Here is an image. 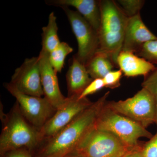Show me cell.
<instances>
[{"label": "cell", "mask_w": 157, "mask_h": 157, "mask_svg": "<svg viewBox=\"0 0 157 157\" xmlns=\"http://www.w3.org/2000/svg\"><path fill=\"white\" fill-rule=\"evenodd\" d=\"M107 92L85 109L64 128L40 142L34 152L35 157H64L72 152L93 128L98 115L107 101Z\"/></svg>", "instance_id": "obj_1"}, {"label": "cell", "mask_w": 157, "mask_h": 157, "mask_svg": "<svg viewBox=\"0 0 157 157\" xmlns=\"http://www.w3.org/2000/svg\"><path fill=\"white\" fill-rule=\"evenodd\" d=\"M101 21L98 31V52L109 57L116 67L122 51L124 36L128 17L116 1L100 0Z\"/></svg>", "instance_id": "obj_2"}, {"label": "cell", "mask_w": 157, "mask_h": 157, "mask_svg": "<svg viewBox=\"0 0 157 157\" xmlns=\"http://www.w3.org/2000/svg\"><path fill=\"white\" fill-rule=\"evenodd\" d=\"M1 115L2 128L0 136V157L19 149L28 150L33 155L40 143L39 130L26 120L17 102L9 113Z\"/></svg>", "instance_id": "obj_3"}, {"label": "cell", "mask_w": 157, "mask_h": 157, "mask_svg": "<svg viewBox=\"0 0 157 157\" xmlns=\"http://www.w3.org/2000/svg\"><path fill=\"white\" fill-rule=\"evenodd\" d=\"M106 104V103H105ZM101 109L95 125L98 130L110 132L132 148L139 149L140 137L151 139L153 135L140 124L114 112L106 105Z\"/></svg>", "instance_id": "obj_4"}, {"label": "cell", "mask_w": 157, "mask_h": 157, "mask_svg": "<svg viewBox=\"0 0 157 157\" xmlns=\"http://www.w3.org/2000/svg\"><path fill=\"white\" fill-rule=\"evenodd\" d=\"M139 149L128 146L112 133L94 128L73 152L82 157H124Z\"/></svg>", "instance_id": "obj_5"}, {"label": "cell", "mask_w": 157, "mask_h": 157, "mask_svg": "<svg viewBox=\"0 0 157 157\" xmlns=\"http://www.w3.org/2000/svg\"><path fill=\"white\" fill-rule=\"evenodd\" d=\"M106 107L146 128L155 123V96L145 89L124 101H107Z\"/></svg>", "instance_id": "obj_6"}, {"label": "cell", "mask_w": 157, "mask_h": 157, "mask_svg": "<svg viewBox=\"0 0 157 157\" xmlns=\"http://www.w3.org/2000/svg\"><path fill=\"white\" fill-rule=\"evenodd\" d=\"M60 8L67 17L78 43V51L74 56L85 66L99 49L98 32L77 11L65 6Z\"/></svg>", "instance_id": "obj_7"}, {"label": "cell", "mask_w": 157, "mask_h": 157, "mask_svg": "<svg viewBox=\"0 0 157 157\" xmlns=\"http://www.w3.org/2000/svg\"><path fill=\"white\" fill-rule=\"evenodd\" d=\"M6 89L18 104L21 112L31 125L39 130L52 117L57 109L44 97H35L20 92L11 82L4 83Z\"/></svg>", "instance_id": "obj_8"}, {"label": "cell", "mask_w": 157, "mask_h": 157, "mask_svg": "<svg viewBox=\"0 0 157 157\" xmlns=\"http://www.w3.org/2000/svg\"><path fill=\"white\" fill-rule=\"evenodd\" d=\"M68 98L66 104L57 109L53 116L39 130L40 142L64 128L93 103L87 98Z\"/></svg>", "instance_id": "obj_9"}, {"label": "cell", "mask_w": 157, "mask_h": 157, "mask_svg": "<svg viewBox=\"0 0 157 157\" xmlns=\"http://www.w3.org/2000/svg\"><path fill=\"white\" fill-rule=\"evenodd\" d=\"M10 82L25 94L38 97L44 96L39 57L26 59L15 69Z\"/></svg>", "instance_id": "obj_10"}, {"label": "cell", "mask_w": 157, "mask_h": 157, "mask_svg": "<svg viewBox=\"0 0 157 157\" xmlns=\"http://www.w3.org/2000/svg\"><path fill=\"white\" fill-rule=\"evenodd\" d=\"M48 52L41 50L39 57L41 82L44 97L57 110L67 102L68 97L62 94L58 79V73L49 62Z\"/></svg>", "instance_id": "obj_11"}, {"label": "cell", "mask_w": 157, "mask_h": 157, "mask_svg": "<svg viewBox=\"0 0 157 157\" xmlns=\"http://www.w3.org/2000/svg\"><path fill=\"white\" fill-rule=\"evenodd\" d=\"M157 39L142 21L140 14L128 17L127 22L121 51L135 54L145 43Z\"/></svg>", "instance_id": "obj_12"}, {"label": "cell", "mask_w": 157, "mask_h": 157, "mask_svg": "<svg viewBox=\"0 0 157 157\" xmlns=\"http://www.w3.org/2000/svg\"><path fill=\"white\" fill-rule=\"evenodd\" d=\"M45 3L55 7H73L98 32L101 21L100 1L98 0H46Z\"/></svg>", "instance_id": "obj_13"}, {"label": "cell", "mask_w": 157, "mask_h": 157, "mask_svg": "<svg viewBox=\"0 0 157 157\" xmlns=\"http://www.w3.org/2000/svg\"><path fill=\"white\" fill-rule=\"evenodd\" d=\"M118 67L127 77H144L155 69L154 65L135 53L121 51L117 59Z\"/></svg>", "instance_id": "obj_14"}, {"label": "cell", "mask_w": 157, "mask_h": 157, "mask_svg": "<svg viewBox=\"0 0 157 157\" xmlns=\"http://www.w3.org/2000/svg\"><path fill=\"white\" fill-rule=\"evenodd\" d=\"M68 98L79 97L83 91L93 81L85 66L73 56L67 74Z\"/></svg>", "instance_id": "obj_15"}, {"label": "cell", "mask_w": 157, "mask_h": 157, "mask_svg": "<svg viewBox=\"0 0 157 157\" xmlns=\"http://www.w3.org/2000/svg\"><path fill=\"white\" fill-rule=\"evenodd\" d=\"M85 67L91 78L95 79H103L115 66L107 55L97 52L87 62Z\"/></svg>", "instance_id": "obj_16"}, {"label": "cell", "mask_w": 157, "mask_h": 157, "mask_svg": "<svg viewBox=\"0 0 157 157\" xmlns=\"http://www.w3.org/2000/svg\"><path fill=\"white\" fill-rule=\"evenodd\" d=\"M42 49L49 53L61 43L58 34V27L54 12H52L49 14L48 24L42 27Z\"/></svg>", "instance_id": "obj_17"}, {"label": "cell", "mask_w": 157, "mask_h": 157, "mask_svg": "<svg viewBox=\"0 0 157 157\" xmlns=\"http://www.w3.org/2000/svg\"><path fill=\"white\" fill-rule=\"evenodd\" d=\"M73 48L68 43L61 42L54 50L48 54L49 62L57 73H61L64 65L65 59L73 52Z\"/></svg>", "instance_id": "obj_18"}, {"label": "cell", "mask_w": 157, "mask_h": 157, "mask_svg": "<svg viewBox=\"0 0 157 157\" xmlns=\"http://www.w3.org/2000/svg\"><path fill=\"white\" fill-rule=\"evenodd\" d=\"M116 2L128 17L140 14L145 3L143 0H118Z\"/></svg>", "instance_id": "obj_19"}, {"label": "cell", "mask_w": 157, "mask_h": 157, "mask_svg": "<svg viewBox=\"0 0 157 157\" xmlns=\"http://www.w3.org/2000/svg\"><path fill=\"white\" fill-rule=\"evenodd\" d=\"M136 55L157 65V39L145 43Z\"/></svg>", "instance_id": "obj_20"}, {"label": "cell", "mask_w": 157, "mask_h": 157, "mask_svg": "<svg viewBox=\"0 0 157 157\" xmlns=\"http://www.w3.org/2000/svg\"><path fill=\"white\" fill-rule=\"evenodd\" d=\"M140 157H157V132L138 150Z\"/></svg>", "instance_id": "obj_21"}, {"label": "cell", "mask_w": 157, "mask_h": 157, "mask_svg": "<svg viewBox=\"0 0 157 157\" xmlns=\"http://www.w3.org/2000/svg\"><path fill=\"white\" fill-rule=\"evenodd\" d=\"M123 73L120 70L111 71L103 78L104 87L114 89L121 86V79Z\"/></svg>", "instance_id": "obj_22"}, {"label": "cell", "mask_w": 157, "mask_h": 157, "mask_svg": "<svg viewBox=\"0 0 157 157\" xmlns=\"http://www.w3.org/2000/svg\"><path fill=\"white\" fill-rule=\"evenodd\" d=\"M141 86L142 88L147 90L154 95H157V67L144 77Z\"/></svg>", "instance_id": "obj_23"}, {"label": "cell", "mask_w": 157, "mask_h": 157, "mask_svg": "<svg viewBox=\"0 0 157 157\" xmlns=\"http://www.w3.org/2000/svg\"><path fill=\"white\" fill-rule=\"evenodd\" d=\"M104 87V81L102 78L93 79L92 81L86 88L79 96V99L87 98L89 95L93 94Z\"/></svg>", "instance_id": "obj_24"}, {"label": "cell", "mask_w": 157, "mask_h": 157, "mask_svg": "<svg viewBox=\"0 0 157 157\" xmlns=\"http://www.w3.org/2000/svg\"><path fill=\"white\" fill-rule=\"evenodd\" d=\"M2 157H35L29 151L25 149L14 150L6 153Z\"/></svg>", "instance_id": "obj_25"}, {"label": "cell", "mask_w": 157, "mask_h": 157, "mask_svg": "<svg viewBox=\"0 0 157 157\" xmlns=\"http://www.w3.org/2000/svg\"><path fill=\"white\" fill-rule=\"evenodd\" d=\"M139 150L131 151V152L129 153L128 154L126 155L124 157H140L139 152H138Z\"/></svg>", "instance_id": "obj_26"}, {"label": "cell", "mask_w": 157, "mask_h": 157, "mask_svg": "<svg viewBox=\"0 0 157 157\" xmlns=\"http://www.w3.org/2000/svg\"><path fill=\"white\" fill-rule=\"evenodd\" d=\"M64 157H82L80 155L76 154V153L74 152H72L66 155Z\"/></svg>", "instance_id": "obj_27"}, {"label": "cell", "mask_w": 157, "mask_h": 157, "mask_svg": "<svg viewBox=\"0 0 157 157\" xmlns=\"http://www.w3.org/2000/svg\"><path fill=\"white\" fill-rule=\"evenodd\" d=\"M156 102V110H155V123L156 124L157 127V95L155 96Z\"/></svg>", "instance_id": "obj_28"}, {"label": "cell", "mask_w": 157, "mask_h": 157, "mask_svg": "<svg viewBox=\"0 0 157 157\" xmlns=\"http://www.w3.org/2000/svg\"></svg>", "instance_id": "obj_29"}]
</instances>
